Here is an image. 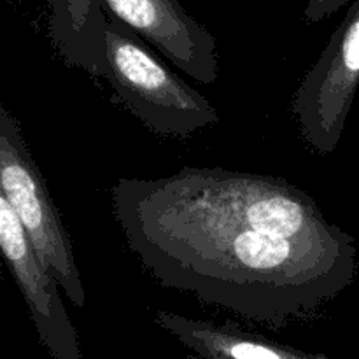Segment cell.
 Masks as SVG:
<instances>
[{
    "instance_id": "cell-1",
    "label": "cell",
    "mask_w": 359,
    "mask_h": 359,
    "mask_svg": "<svg viewBox=\"0 0 359 359\" xmlns=\"http://www.w3.org/2000/svg\"><path fill=\"white\" fill-rule=\"evenodd\" d=\"M114 219L144 272L245 321H309L358 277L356 241L287 179L184 167L111 188Z\"/></svg>"
},
{
    "instance_id": "cell-5",
    "label": "cell",
    "mask_w": 359,
    "mask_h": 359,
    "mask_svg": "<svg viewBox=\"0 0 359 359\" xmlns=\"http://www.w3.org/2000/svg\"><path fill=\"white\" fill-rule=\"evenodd\" d=\"M0 249L49 356L84 359L76 326L62 300V287L42 265L27 231L4 196H0Z\"/></svg>"
},
{
    "instance_id": "cell-8",
    "label": "cell",
    "mask_w": 359,
    "mask_h": 359,
    "mask_svg": "<svg viewBox=\"0 0 359 359\" xmlns=\"http://www.w3.org/2000/svg\"><path fill=\"white\" fill-rule=\"evenodd\" d=\"M42 2L49 9V37L63 62L102 77L107 14L100 0Z\"/></svg>"
},
{
    "instance_id": "cell-7",
    "label": "cell",
    "mask_w": 359,
    "mask_h": 359,
    "mask_svg": "<svg viewBox=\"0 0 359 359\" xmlns=\"http://www.w3.org/2000/svg\"><path fill=\"white\" fill-rule=\"evenodd\" d=\"M153 319L184 347V359H330L273 342L235 321L214 323L170 311H156Z\"/></svg>"
},
{
    "instance_id": "cell-6",
    "label": "cell",
    "mask_w": 359,
    "mask_h": 359,
    "mask_svg": "<svg viewBox=\"0 0 359 359\" xmlns=\"http://www.w3.org/2000/svg\"><path fill=\"white\" fill-rule=\"evenodd\" d=\"M105 14L149 42L179 70L202 84L217 81L214 35L179 0H100Z\"/></svg>"
},
{
    "instance_id": "cell-2",
    "label": "cell",
    "mask_w": 359,
    "mask_h": 359,
    "mask_svg": "<svg viewBox=\"0 0 359 359\" xmlns=\"http://www.w3.org/2000/svg\"><path fill=\"white\" fill-rule=\"evenodd\" d=\"M116 100L161 137L188 139L219 121L217 109L168 69L146 42L116 18L105 25L104 72Z\"/></svg>"
},
{
    "instance_id": "cell-4",
    "label": "cell",
    "mask_w": 359,
    "mask_h": 359,
    "mask_svg": "<svg viewBox=\"0 0 359 359\" xmlns=\"http://www.w3.org/2000/svg\"><path fill=\"white\" fill-rule=\"evenodd\" d=\"M358 88L359 0H354L293 95L291 111L300 135L316 154L326 156L337 149Z\"/></svg>"
},
{
    "instance_id": "cell-9",
    "label": "cell",
    "mask_w": 359,
    "mask_h": 359,
    "mask_svg": "<svg viewBox=\"0 0 359 359\" xmlns=\"http://www.w3.org/2000/svg\"><path fill=\"white\" fill-rule=\"evenodd\" d=\"M354 0H307L305 6V20L311 23H318V21L325 20V18L332 16L344 6H349Z\"/></svg>"
},
{
    "instance_id": "cell-3",
    "label": "cell",
    "mask_w": 359,
    "mask_h": 359,
    "mask_svg": "<svg viewBox=\"0 0 359 359\" xmlns=\"http://www.w3.org/2000/svg\"><path fill=\"white\" fill-rule=\"evenodd\" d=\"M0 196L9 202L42 265L58 280L77 309L86 307V290L77 269L70 235L49 196L20 121L0 104Z\"/></svg>"
}]
</instances>
